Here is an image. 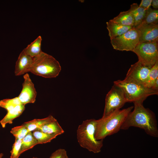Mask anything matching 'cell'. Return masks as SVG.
Returning a JSON list of instances; mask_svg holds the SVG:
<instances>
[{
	"label": "cell",
	"instance_id": "5",
	"mask_svg": "<svg viewBox=\"0 0 158 158\" xmlns=\"http://www.w3.org/2000/svg\"><path fill=\"white\" fill-rule=\"evenodd\" d=\"M114 83L122 91L126 102L143 103L148 97L158 94V91L147 88L142 84L123 80H118L114 81Z\"/></svg>",
	"mask_w": 158,
	"mask_h": 158
},
{
	"label": "cell",
	"instance_id": "23",
	"mask_svg": "<svg viewBox=\"0 0 158 158\" xmlns=\"http://www.w3.org/2000/svg\"><path fill=\"white\" fill-rule=\"evenodd\" d=\"M32 132L34 137L37 140L38 144H43L50 142L57 136L55 135L48 134L39 130H36Z\"/></svg>",
	"mask_w": 158,
	"mask_h": 158
},
{
	"label": "cell",
	"instance_id": "25",
	"mask_svg": "<svg viewBox=\"0 0 158 158\" xmlns=\"http://www.w3.org/2000/svg\"><path fill=\"white\" fill-rule=\"evenodd\" d=\"M27 128L23 125L16 126L12 128L11 133L14 136L15 138L22 140L29 132Z\"/></svg>",
	"mask_w": 158,
	"mask_h": 158
},
{
	"label": "cell",
	"instance_id": "8",
	"mask_svg": "<svg viewBox=\"0 0 158 158\" xmlns=\"http://www.w3.org/2000/svg\"><path fill=\"white\" fill-rule=\"evenodd\" d=\"M126 103L123 93L120 88L114 84L107 94L102 117L109 115L120 109Z\"/></svg>",
	"mask_w": 158,
	"mask_h": 158
},
{
	"label": "cell",
	"instance_id": "30",
	"mask_svg": "<svg viewBox=\"0 0 158 158\" xmlns=\"http://www.w3.org/2000/svg\"><path fill=\"white\" fill-rule=\"evenodd\" d=\"M151 89L155 91H158V78L154 82Z\"/></svg>",
	"mask_w": 158,
	"mask_h": 158
},
{
	"label": "cell",
	"instance_id": "10",
	"mask_svg": "<svg viewBox=\"0 0 158 158\" xmlns=\"http://www.w3.org/2000/svg\"><path fill=\"white\" fill-rule=\"evenodd\" d=\"M23 78L24 81L22 84V89L17 97L21 103L25 105L28 103L35 102L37 92L29 74L26 73L24 75Z\"/></svg>",
	"mask_w": 158,
	"mask_h": 158
},
{
	"label": "cell",
	"instance_id": "20",
	"mask_svg": "<svg viewBox=\"0 0 158 158\" xmlns=\"http://www.w3.org/2000/svg\"><path fill=\"white\" fill-rule=\"evenodd\" d=\"M37 144V140L33 136L32 132H29L22 139L21 154L26 151L32 148Z\"/></svg>",
	"mask_w": 158,
	"mask_h": 158
},
{
	"label": "cell",
	"instance_id": "24",
	"mask_svg": "<svg viewBox=\"0 0 158 158\" xmlns=\"http://www.w3.org/2000/svg\"><path fill=\"white\" fill-rule=\"evenodd\" d=\"M22 104L17 97L12 99H6L0 101V107L7 111Z\"/></svg>",
	"mask_w": 158,
	"mask_h": 158
},
{
	"label": "cell",
	"instance_id": "3",
	"mask_svg": "<svg viewBox=\"0 0 158 158\" xmlns=\"http://www.w3.org/2000/svg\"><path fill=\"white\" fill-rule=\"evenodd\" d=\"M96 120L87 119L80 125L77 130L78 142L82 147L94 153L100 152L103 140H97L95 137Z\"/></svg>",
	"mask_w": 158,
	"mask_h": 158
},
{
	"label": "cell",
	"instance_id": "21",
	"mask_svg": "<svg viewBox=\"0 0 158 158\" xmlns=\"http://www.w3.org/2000/svg\"><path fill=\"white\" fill-rule=\"evenodd\" d=\"M158 78V60L151 68L147 78L143 85L145 87L151 89L154 82Z\"/></svg>",
	"mask_w": 158,
	"mask_h": 158
},
{
	"label": "cell",
	"instance_id": "26",
	"mask_svg": "<svg viewBox=\"0 0 158 158\" xmlns=\"http://www.w3.org/2000/svg\"><path fill=\"white\" fill-rule=\"evenodd\" d=\"M22 140L15 138L10 151V158H19L20 156Z\"/></svg>",
	"mask_w": 158,
	"mask_h": 158
},
{
	"label": "cell",
	"instance_id": "19",
	"mask_svg": "<svg viewBox=\"0 0 158 158\" xmlns=\"http://www.w3.org/2000/svg\"><path fill=\"white\" fill-rule=\"evenodd\" d=\"M129 10L132 13L134 18L133 27L137 28L143 20L146 10L140 7L137 3H134L131 4Z\"/></svg>",
	"mask_w": 158,
	"mask_h": 158
},
{
	"label": "cell",
	"instance_id": "17",
	"mask_svg": "<svg viewBox=\"0 0 158 158\" xmlns=\"http://www.w3.org/2000/svg\"><path fill=\"white\" fill-rule=\"evenodd\" d=\"M37 130L48 134L55 135L57 136L64 132L56 120L46 123Z\"/></svg>",
	"mask_w": 158,
	"mask_h": 158
},
{
	"label": "cell",
	"instance_id": "1",
	"mask_svg": "<svg viewBox=\"0 0 158 158\" xmlns=\"http://www.w3.org/2000/svg\"><path fill=\"white\" fill-rule=\"evenodd\" d=\"M134 109L128 115L121 130H126L134 127L143 130L152 137H158L157 122L154 113L145 108L143 103L134 102Z\"/></svg>",
	"mask_w": 158,
	"mask_h": 158
},
{
	"label": "cell",
	"instance_id": "14",
	"mask_svg": "<svg viewBox=\"0 0 158 158\" xmlns=\"http://www.w3.org/2000/svg\"><path fill=\"white\" fill-rule=\"evenodd\" d=\"M106 24L110 40L123 35L133 27L122 25L109 21L107 22Z\"/></svg>",
	"mask_w": 158,
	"mask_h": 158
},
{
	"label": "cell",
	"instance_id": "11",
	"mask_svg": "<svg viewBox=\"0 0 158 158\" xmlns=\"http://www.w3.org/2000/svg\"><path fill=\"white\" fill-rule=\"evenodd\" d=\"M136 28L140 32L139 43L158 42V24H140Z\"/></svg>",
	"mask_w": 158,
	"mask_h": 158
},
{
	"label": "cell",
	"instance_id": "29",
	"mask_svg": "<svg viewBox=\"0 0 158 158\" xmlns=\"http://www.w3.org/2000/svg\"><path fill=\"white\" fill-rule=\"evenodd\" d=\"M151 6H152L154 9H158V0H152Z\"/></svg>",
	"mask_w": 158,
	"mask_h": 158
},
{
	"label": "cell",
	"instance_id": "6",
	"mask_svg": "<svg viewBox=\"0 0 158 158\" xmlns=\"http://www.w3.org/2000/svg\"><path fill=\"white\" fill-rule=\"evenodd\" d=\"M140 32L134 27L123 35L111 40L113 48L120 51H133L139 43Z\"/></svg>",
	"mask_w": 158,
	"mask_h": 158
},
{
	"label": "cell",
	"instance_id": "32",
	"mask_svg": "<svg viewBox=\"0 0 158 158\" xmlns=\"http://www.w3.org/2000/svg\"><path fill=\"white\" fill-rule=\"evenodd\" d=\"M32 158H38L37 157H32Z\"/></svg>",
	"mask_w": 158,
	"mask_h": 158
},
{
	"label": "cell",
	"instance_id": "27",
	"mask_svg": "<svg viewBox=\"0 0 158 158\" xmlns=\"http://www.w3.org/2000/svg\"><path fill=\"white\" fill-rule=\"evenodd\" d=\"M49 158H68L67 152L63 149L56 150L51 155Z\"/></svg>",
	"mask_w": 158,
	"mask_h": 158
},
{
	"label": "cell",
	"instance_id": "12",
	"mask_svg": "<svg viewBox=\"0 0 158 158\" xmlns=\"http://www.w3.org/2000/svg\"><path fill=\"white\" fill-rule=\"evenodd\" d=\"M33 58L26 54L23 50L16 61L15 70L16 76H19L29 72L33 62Z\"/></svg>",
	"mask_w": 158,
	"mask_h": 158
},
{
	"label": "cell",
	"instance_id": "28",
	"mask_svg": "<svg viewBox=\"0 0 158 158\" xmlns=\"http://www.w3.org/2000/svg\"><path fill=\"white\" fill-rule=\"evenodd\" d=\"M152 0H142L139 6L147 10L150 8Z\"/></svg>",
	"mask_w": 158,
	"mask_h": 158
},
{
	"label": "cell",
	"instance_id": "15",
	"mask_svg": "<svg viewBox=\"0 0 158 158\" xmlns=\"http://www.w3.org/2000/svg\"><path fill=\"white\" fill-rule=\"evenodd\" d=\"M109 21L126 26L133 27L134 25L133 16L129 9L121 12L117 16Z\"/></svg>",
	"mask_w": 158,
	"mask_h": 158
},
{
	"label": "cell",
	"instance_id": "31",
	"mask_svg": "<svg viewBox=\"0 0 158 158\" xmlns=\"http://www.w3.org/2000/svg\"><path fill=\"white\" fill-rule=\"evenodd\" d=\"M4 156V154L2 153H0V158H2Z\"/></svg>",
	"mask_w": 158,
	"mask_h": 158
},
{
	"label": "cell",
	"instance_id": "2",
	"mask_svg": "<svg viewBox=\"0 0 158 158\" xmlns=\"http://www.w3.org/2000/svg\"><path fill=\"white\" fill-rule=\"evenodd\" d=\"M133 108V106H131L116 110L106 116L96 120V139L103 140L107 137L117 133Z\"/></svg>",
	"mask_w": 158,
	"mask_h": 158
},
{
	"label": "cell",
	"instance_id": "9",
	"mask_svg": "<svg viewBox=\"0 0 158 158\" xmlns=\"http://www.w3.org/2000/svg\"><path fill=\"white\" fill-rule=\"evenodd\" d=\"M152 68L144 65L138 61L131 65L123 80L143 85Z\"/></svg>",
	"mask_w": 158,
	"mask_h": 158
},
{
	"label": "cell",
	"instance_id": "13",
	"mask_svg": "<svg viewBox=\"0 0 158 158\" xmlns=\"http://www.w3.org/2000/svg\"><path fill=\"white\" fill-rule=\"evenodd\" d=\"M25 108V105L20 104L13 109L7 111V114L0 121L2 127L4 128L7 124H12L13 120L22 113Z\"/></svg>",
	"mask_w": 158,
	"mask_h": 158
},
{
	"label": "cell",
	"instance_id": "7",
	"mask_svg": "<svg viewBox=\"0 0 158 158\" xmlns=\"http://www.w3.org/2000/svg\"><path fill=\"white\" fill-rule=\"evenodd\" d=\"M132 51L137 56L138 61L152 67L158 60V42L139 43Z\"/></svg>",
	"mask_w": 158,
	"mask_h": 158
},
{
	"label": "cell",
	"instance_id": "18",
	"mask_svg": "<svg viewBox=\"0 0 158 158\" xmlns=\"http://www.w3.org/2000/svg\"><path fill=\"white\" fill-rule=\"evenodd\" d=\"M42 37L38 36L33 42L28 45L23 50L27 55L34 58L42 52L41 49Z\"/></svg>",
	"mask_w": 158,
	"mask_h": 158
},
{
	"label": "cell",
	"instance_id": "22",
	"mask_svg": "<svg viewBox=\"0 0 158 158\" xmlns=\"http://www.w3.org/2000/svg\"><path fill=\"white\" fill-rule=\"evenodd\" d=\"M158 23V10L150 7L146 10L145 17L140 24H157Z\"/></svg>",
	"mask_w": 158,
	"mask_h": 158
},
{
	"label": "cell",
	"instance_id": "16",
	"mask_svg": "<svg viewBox=\"0 0 158 158\" xmlns=\"http://www.w3.org/2000/svg\"><path fill=\"white\" fill-rule=\"evenodd\" d=\"M52 115L41 119H35L26 122L22 124L28 129V131L32 132L37 130L44 125L48 123L56 120Z\"/></svg>",
	"mask_w": 158,
	"mask_h": 158
},
{
	"label": "cell",
	"instance_id": "4",
	"mask_svg": "<svg viewBox=\"0 0 158 158\" xmlns=\"http://www.w3.org/2000/svg\"><path fill=\"white\" fill-rule=\"evenodd\" d=\"M61 70L58 61L52 56L42 51L33 58L29 72L45 78H52L57 76Z\"/></svg>",
	"mask_w": 158,
	"mask_h": 158
}]
</instances>
